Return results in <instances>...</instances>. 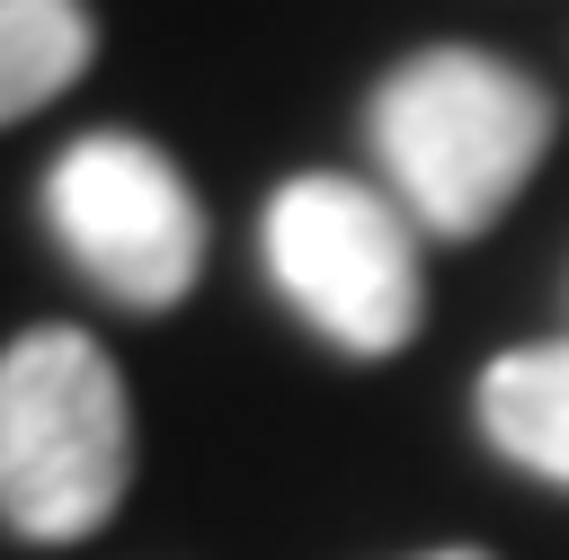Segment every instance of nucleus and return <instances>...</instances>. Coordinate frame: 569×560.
<instances>
[{"mask_svg":"<svg viewBox=\"0 0 569 560\" xmlns=\"http://www.w3.org/2000/svg\"><path fill=\"white\" fill-rule=\"evenodd\" d=\"M373 160L400 187V213L471 240L489 231L516 187L542 169L551 151V98L542 80H525L516 62L480 53V44H427L409 53L382 89H373Z\"/></svg>","mask_w":569,"mask_h":560,"instance_id":"1","label":"nucleus"},{"mask_svg":"<svg viewBox=\"0 0 569 560\" xmlns=\"http://www.w3.org/2000/svg\"><path fill=\"white\" fill-rule=\"evenodd\" d=\"M133 409L89 329H18L0 356V524L18 542H80L124 507Z\"/></svg>","mask_w":569,"mask_h":560,"instance_id":"2","label":"nucleus"},{"mask_svg":"<svg viewBox=\"0 0 569 560\" xmlns=\"http://www.w3.org/2000/svg\"><path fill=\"white\" fill-rule=\"evenodd\" d=\"M276 293L347 356L409 347L427 293H418V240L409 213L356 178H284L258 222Z\"/></svg>","mask_w":569,"mask_h":560,"instance_id":"3","label":"nucleus"},{"mask_svg":"<svg viewBox=\"0 0 569 560\" xmlns=\"http://www.w3.org/2000/svg\"><path fill=\"white\" fill-rule=\"evenodd\" d=\"M44 222L71 267L133 311H169L204 276V204L142 133H80L44 178Z\"/></svg>","mask_w":569,"mask_h":560,"instance_id":"4","label":"nucleus"},{"mask_svg":"<svg viewBox=\"0 0 569 560\" xmlns=\"http://www.w3.org/2000/svg\"><path fill=\"white\" fill-rule=\"evenodd\" d=\"M480 427L516 471L569 489V338L498 356L480 373Z\"/></svg>","mask_w":569,"mask_h":560,"instance_id":"5","label":"nucleus"},{"mask_svg":"<svg viewBox=\"0 0 569 560\" xmlns=\"http://www.w3.org/2000/svg\"><path fill=\"white\" fill-rule=\"evenodd\" d=\"M89 9L80 0H0V124L36 116L89 71Z\"/></svg>","mask_w":569,"mask_h":560,"instance_id":"6","label":"nucleus"},{"mask_svg":"<svg viewBox=\"0 0 569 560\" xmlns=\"http://www.w3.org/2000/svg\"><path fill=\"white\" fill-rule=\"evenodd\" d=\"M418 560H489V551H418Z\"/></svg>","mask_w":569,"mask_h":560,"instance_id":"7","label":"nucleus"}]
</instances>
